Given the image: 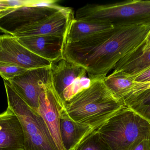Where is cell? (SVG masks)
Listing matches in <instances>:
<instances>
[{
    "mask_svg": "<svg viewBox=\"0 0 150 150\" xmlns=\"http://www.w3.org/2000/svg\"><path fill=\"white\" fill-rule=\"evenodd\" d=\"M43 1L29 0H10L0 1V11L7 9L17 8L26 5H34L41 3Z\"/></svg>",
    "mask_w": 150,
    "mask_h": 150,
    "instance_id": "21",
    "label": "cell"
},
{
    "mask_svg": "<svg viewBox=\"0 0 150 150\" xmlns=\"http://www.w3.org/2000/svg\"><path fill=\"white\" fill-rule=\"evenodd\" d=\"M26 70H27L14 64L0 62V75L5 81L12 79Z\"/></svg>",
    "mask_w": 150,
    "mask_h": 150,
    "instance_id": "20",
    "label": "cell"
},
{
    "mask_svg": "<svg viewBox=\"0 0 150 150\" xmlns=\"http://www.w3.org/2000/svg\"><path fill=\"white\" fill-rule=\"evenodd\" d=\"M0 62L19 66L26 70L51 68L52 63L25 47L12 35L0 36Z\"/></svg>",
    "mask_w": 150,
    "mask_h": 150,
    "instance_id": "9",
    "label": "cell"
},
{
    "mask_svg": "<svg viewBox=\"0 0 150 150\" xmlns=\"http://www.w3.org/2000/svg\"><path fill=\"white\" fill-rule=\"evenodd\" d=\"M128 150H150V140L139 139L131 146Z\"/></svg>",
    "mask_w": 150,
    "mask_h": 150,
    "instance_id": "22",
    "label": "cell"
},
{
    "mask_svg": "<svg viewBox=\"0 0 150 150\" xmlns=\"http://www.w3.org/2000/svg\"><path fill=\"white\" fill-rule=\"evenodd\" d=\"M94 130L90 127L75 122L61 110L60 134L64 150H74Z\"/></svg>",
    "mask_w": 150,
    "mask_h": 150,
    "instance_id": "14",
    "label": "cell"
},
{
    "mask_svg": "<svg viewBox=\"0 0 150 150\" xmlns=\"http://www.w3.org/2000/svg\"><path fill=\"white\" fill-rule=\"evenodd\" d=\"M123 107L102 78L92 79L90 86L67 102L61 111L75 122L97 130Z\"/></svg>",
    "mask_w": 150,
    "mask_h": 150,
    "instance_id": "2",
    "label": "cell"
},
{
    "mask_svg": "<svg viewBox=\"0 0 150 150\" xmlns=\"http://www.w3.org/2000/svg\"><path fill=\"white\" fill-rule=\"evenodd\" d=\"M105 85L114 97L122 103L132 91L134 85L133 77L122 72H114L104 78Z\"/></svg>",
    "mask_w": 150,
    "mask_h": 150,
    "instance_id": "17",
    "label": "cell"
},
{
    "mask_svg": "<svg viewBox=\"0 0 150 150\" xmlns=\"http://www.w3.org/2000/svg\"><path fill=\"white\" fill-rule=\"evenodd\" d=\"M74 150H111L97 130L86 136Z\"/></svg>",
    "mask_w": 150,
    "mask_h": 150,
    "instance_id": "19",
    "label": "cell"
},
{
    "mask_svg": "<svg viewBox=\"0 0 150 150\" xmlns=\"http://www.w3.org/2000/svg\"><path fill=\"white\" fill-rule=\"evenodd\" d=\"M122 104L150 123V89L127 97Z\"/></svg>",
    "mask_w": 150,
    "mask_h": 150,
    "instance_id": "18",
    "label": "cell"
},
{
    "mask_svg": "<svg viewBox=\"0 0 150 150\" xmlns=\"http://www.w3.org/2000/svg\"><path fill=\"white\" fill-rule=\"evenodd\" d=\"M4 81L8 107L23 128L25 150H59L43 118L27 105L8 81Z\"/></svg>",
    "mask_w": 150,
    "mask_h": 150,
    "instance_id": "5",
    "label": "cell"
},
{
    "mask_svg": "<svg viewBox=\"0 0 150 150\" xmlns=\"http://www.w3.org/2000/svg\"><path fill=\"white\" fill-rule=\"evenodd\" d=\"M143 45L119 61L114 72H123L134 76L150 69V46L143 49Z\"/></svg>",
    "mask_w": 150,
    "mask_h": 150,
    "instance_id": "16",
    "label": "cell"
},
{
    "mask_svg": "<svg viewBox=\"0 0 150 150\" xmlns=\"http://www.w3.org/2000/svg\"><path fill=\"white\" fill-rule=\"evenodd\" d=\"M111 150H128L139 139L150 140V123L124 106L97 129Z\"/></svg>",
    "mask_w": 150,
    "mask_h": 150,
    "instance_id": "4",
    "label": "cell"
},
{
    "mask_svg": "<svg viewBox=\"0 0 150 150\" xmlns=\"http://www.w3.org/2000/svg\"><path fill=\"white\" fill-rule=\"evenodd\" d=\"M150 46V32L149 34H148L146 40L144 42V44L143 45L142 48L143 49H146L148 47Z\"/></svg>",
    "mask_w": 150,
    "mask_h": 150,
    "instance_id": "25",
    "label": "cell"
},
{
    "mask_svg": "<svg viewBox=\"0 0 150 150\" xmlns=\"http://www.w3.org/2000/svg\"><path fill=\"white\" fill-rule=\"evenodd\" d=\"M114 26L108 22L77 20L74 18L68 28L64 38V44L77 42L98 33L112 29Z\"/></svg>",
    "mask_w": 150,
    "mask_h": 150,
    "instance_id": "15",
    "label": "cell"
},
{
    "mask_svg": "<svg viewBox=\"0 0 150 150\" xmlns=\"http://www.w3.org/2000/svg\"><path fill=\"white\" fill-rule=\"evenodd\" d=\"M149 89H150V82H148L144 83L135 82L134 87H133L131 92L124 99L126 98L129 97V96L135 94V93H137V92H140L144 90Z\"/></svg>",
    "mask_w": 150,
    "mask_h": 150,
    "instance_id": "23",
    "label": "cell"
},
{
    "mask_svg": "<svg viewBox=\"0 0 150 150\" xmlns=\"http://www.w3.org/2000/svg\"><path fill=\"white\" fill-rule=\"evenodd\" d=\"M74 13L71 8L63 7L50 16L23 28L13 36L16 38L32 36H55L65 38Z\"/></svg>",
    "mask_w": 150,
    "mask_h": 150,
    "instance_id": "10",
    "label": "cell"
},
{
    "mask_svg": "<svg viewBox=\"0 0 150 150\" xmlns=\"http://www.w3.org/2000/svg\"><path fill=\"white\" fill-rule=\"evenodd\" d=\"M52 78L51 68L27 70L8 82L33 110L38 112L43 86Z\"/></svg>",
    "mask_w": 150,
    "mask_h": 150,
    "instance_id": "8",
    "label": "cell"
},
{
    "mask_svg": "<svg viewBox=\"0 0 150 150\" xmlns=\"http://www.w3.org/2000/svg\"><path fill=\"white\" fill-rule=\"evenodd\" d=\"M51 70L53 87L63 107L91 83L92 80L86 70L64 58L52 63Z\"/></svg>",
    "mask_w": 150,
    "mask_h": 150,
    "instance_id": "6",
    "label": "cell"
},
{
    "mask_svg": "<svg viewBox=\"0 0 150 150\" xmlns=\"http://www.w3.org/2000/svg\"><path fill=\"white\" fill-rule=\"evenodd\" d=\"M0 150H25L21 123L8 107L0 114Z\"/></svg>",
    "mask_w": 150,
    "mask_h": 150,
    "instance_id": "13",
    "label": "cell"
},
{
    "mask_svg": "<svg viewBox=\"0 0 150 150\" xmlns=\"http://www.w3.org/2000/svg\"><path fill=\"white\" fill-rule=\"evenodd\" d=\"M37 112L43 118L59 150H64L60 134L61 110L64 108L52 84V78L43 86Z\"/></svg>",
    "mask_w": 150,
    "mask_h": 150,
    "instance_id": "11",
    "label": "cell"
},
{
    "mask_svg": "<svg viewBox=\"0 0 150 150\" xmlns=\"http://www.w3.org/2000/svg\"><path fill=\"white\" fill-rule=\"evenodd\" d=\"M17 38L20 44L37 55L52 63L63 59L64 38L55 36H32Z\"/></svg>",
    "mask_w": 150,
    "mask_h": 150,
    "instance_id": "12",
    "label": "cell"
},
{
    "mask_svg": "<svg viewBox=\"0 0 150 150\" xmlns=\"http://www.w3.org/2000/svg\"><path fill=\"white\" fill-rule=\"evenodd\" d=\"M57 1H43L41 3L7 9L0 11V31L12 35L25 27L36 23L61 9Z\"/></svg>",
    "mask_w": 150,
    "mask_h": 150,
    "instance_id": "7",
    "label": "cell"
},
{
    "mask_svg": "<svg viewBox=\"0 0 150 150\" xmlns=\"http://www.w3.org/2000/svg\"><path fill=\"white\" fill-rule=\"evenodd\" d=\"M114 26L65 43L63 58L84 69L91 79L105 78L119 61L144 44L150 32V24Z\"/></svg>",
    "mask_w": 150,
    "mask_h": 150,
    "instance_id": "1",
    "label": "cell"
},
{
    "mask_svg": "<svg viewBox=\"0 0 150 150\" xmlns=\"http://www.w3.org/2000/svg\"><path fill=\"white\" fill-rule=\"evenodd\" d=\"M75 18L108 22L114 26L150 24V1L132 0L88 4L77 10Z\"/></svg>",
    "mask_w": 150,
    "mask_h": 150,
    "instance_id": "3",
    "label": "cell"
},
{
    "mask_svg": "<svg viewBox=\"0 0 150 150\" xmlns=\"http://www.w3.org/2000/svg\"><path fill=\"white\" fill-rule=\"evenodd\" d=\"M133 77L134 82L144 83L150 82V69Z\"/></svg>",
    "mask_w": 150,
    "mask_h": 150,
    "instance_id": "24",
    "label": "cell"
}]
</instances>
